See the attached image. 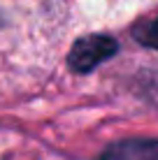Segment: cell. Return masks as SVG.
I'll list each match as a JSON object with an SVG mask.
<instances>
[{"label":"cell","instance_id":"1","mask_svg":"<svg viewBox=\"0 0 158 160\" xmlns=\"http://www.w3.org/2000/svg\"><path fill=\"white\" fill-rule=\"evenodd\" d=\"M119 51V42L110 35H86L79 37L70 49L68 63L77 74L93 72L100 63L110 60Z\"/></svg>","mask_w":158,"mask_h":160},{"label":"cell","instance_id":"2","mask_svg":"<svg viewBox=\"0 0 158 160\" xmlns=\"http://www.w3.org/2000/svg\"><path fill=\"white\" fill-rule=\"evenodd\" d=\"M100 160H158V139L135 137L107 146Z\"/></svg>","mask_w":158,"mask_h":160},{"label":"cell","instance_id":"3","mask_svg":"<svg viewBox=\"0 0 158 160\" xmlns=\"http://www.w3.org/2000/svg\"><path fill=\"white\" fill-rule=\"evenodd\" d=\"M133 35L140 44H144L149 49H158V19L142 21L140 26H135Z\"/></svg>","mask_w":158,"mask_h":160}]
</instances>
